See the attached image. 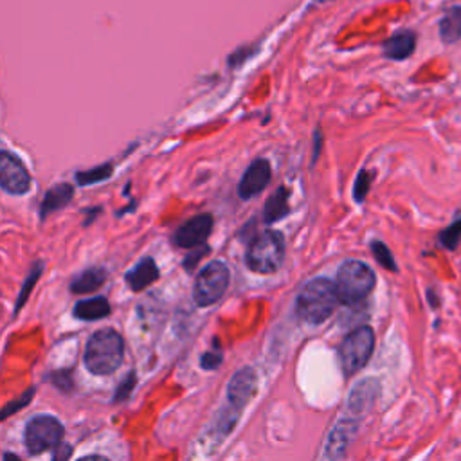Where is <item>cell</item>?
<instances>
[{
	"instance_id": "cell-7",
	"label": "cell",
	"mask_w": 461,
	"mask_h": 461,
	"mask_svg": "<svg viewBox=\"0 0 461 461\" xmlns=\"http://www.w3.org/2000/svg\"><path fill=\"white\" fill-rule=\"evenodd\" d=\"M64 438V425L56 420L54 417H34L33 420L27 424L26 442L27 450L33 456L45 452V450L58 447Z\"/></svg>"
},
{
	"instance_id": "cell-28",
	"label": "cell",
	"mask_w": 461,
	"mask_h": 461,
	"mask_svg": "<svg viewBox=\"0 0 461 461\" xmlns=\"http://www.w3.org/2000/svg\"><path fill=\"white\" fill-rule=\"evenodd\" d=\"M220 362H222V355L217 352L204 353L202 359H200V366H202L204 370H207V372H211V370H217V367L220 366Z\"/></svg>"
},
{
	"instance_id": "cell-22",
	"label": "cell",
	"mask_w": 461,
	"mask_h": 461,
	"mask_svg": "<svg viewBox=\"0 0 461 461\" xmlns=\"http://www.w3.org/2000/svg\"><path fill=\"white\" fill-rule=\"evenodd\" d=\"M438 242L447 249V251H456L461 242V217L454 220L447 229L440 233Z\"/></svg>"
},
{
	"instance_id": "cell-1",
	"label": "cell",
	"mask_w": 461,
	"mask_h": 461,
	"mask_svg": "<svg viewBox=\"0 0 461 461\" xmlns=\"http://www.w3.org/2000/svg\"><path fill=\"white\" fill-rule=\"evenodd\" d=\"M339 301L335 283L317 278L303 287L296 299V314L308 324H321L334 314Z\"/></svg>"
},
{
	"instance_id": "cell-5",
	"label": "cell",
	"mask_w": 461,
	"mask_h": 461,
	"mask_svg": "<svg viewBox=\"0 0 461 461\" xmlns=\"http://www.w3.org/2000/svg\"><path fill=\"white\" fill-rule=\"evenodd\" d=\"M375 348V334L370 327H360L346 335L339 348V359L344 375H355L367 364Z\"/></svg>"
},
{
	"instance_id": "cell-14",
	"label": "cell",
	"mask_w": 461,
	"mask_h": 461,
	"mask_svg": "<svg viewBox=\"0 0 461 461\" xmlns=\"http://www.w3.org/2000/svg\"><path fill=\"white\" fill-rule=\"evenodd\" d=\"M157 279L159 269L152 258L141 259V262L127 274V283L134 292H141V290L150 287L152 283H155Z\"/></svg>"
},
{
	"instance_id": "cell-4",
	"label": "cell",
	"mask_w": 461,
	"mask_h": 461,
	"mask_svg": "<svg viewBox=\"0 0 461 461\" xmlns=\"http://www.w3.org/2000/svg\"><path fill=\"white\" fill-rule=\"evenodd\" d=\"M285 259V240L278 231H263L251 242L245 254L247 267L256 274H272Z\"/></svg>"
},
{
	"instance_id": "cell-6",
	"label": "cell",
	"mask_w": 461,
	"mask_h": 461,
	"mask_svg": "<svg viewBox=\"0 0 461 461\" xmlns=\"http://www.w3.org/2000/svg\"><path fill=\"white\" fill-rule=\"evenodd\" d=\"M229 287V269L225 263L213 262L202 269L195 283L193 297L199 307H211L225 294Z\"/></svg>"
},
{
	"instance_id": "cell-17",
	"label": "cell",
	"mask_w": 461,
	"mask_h": 461,
	"mask_svg": "<svg viewBox=\"0 0 461 461\" xmlns=\"http://www.w3.org/2000/svg\"><path fill=\"white\" fill-rule=\"evenodd\" d=\"M438 29L443 44L450 45L461 40V6H452L443 13Z\"/></svg>"
},
{
	"instance_id": "cell-32",
	"label": "cell",
	"mask_w": 461,
	"mask_h": 461,
	"mask_svg": "<svg viewBox=\"0 0 461 461\" xmlns=\"http://www.w3.org/2000/svg\"><path fill=\"white\" fill-rule=\"evenodd\" d=\"M2 461H20V457L15 456V454H11V452H6L4 460H2Z\"/></svg>"
},
{
	"instance_id": "cell-15",
	"label": "cell",
	"mask_w": 461,
	"mask_h": 461,
	"mask_svg": "<svg viewBox=\"0 0 461 461\" xmlns=\"http://www.w3.org/2000/svg\"><path fill=\"white\" fill-rule=\"evenodd\" d=\"M72 197H74V188H72L71 184L64 182V184H58V186H54V188H51L40 206L41 220L49 217L51 213H54V211H58V209H61V207L67 206V204L72 200Z\"/></svg>"
},
{
	"instance_id": "cell-20",
	"label": "cell",
	"mask_w": 461,
	"mask_h": 461,
	"mask_svg": "<svg viewBox=\"0 0 461 461\" xmlns=\"http://www.w3.org/2000/svg\"><path fill=\"white\" fill-rule=\"evenodd\" d=\"M357 431V422H342L337 429L330 435V445H328V454L334 457L341 456L346 450L350 438Z\"/></svg>"
},
{
	"instance_id": "cell-26",
	"label": "cell",
	"mask_w": 461,
	"mask_h": 461,
	"mask_svg": "<svg viewBox=\"0 0 461 461\" xmlns=\"http://www.w3.org/2000/svg\"><path fill=\"white\" fill-rule=\"evenodd\" d=\"M135 386V373H128L127 379L123 380V382L119 384V387H117L116 395H114V402H124L128 397L132 395V390H134Z\"/></svg>"
},
{
	"instance_id": "cell-19",
	"label": "cell",
	"mask_w": 461,
	"mask_h": 461,
	"mask_svg": "<svg viewBox=\"0 0 461 461\" xmlns=\"http://www.w3.org/2000/svg\"><path fill=\"white\" fill-rule=\"evenodd\" d=\"M287 214H289V192L282 186V188H278V192L274 193L265 202L263 220H265V224H274V222L282 220Z\"/></svg>"
},
{
	"instance_id": "cell-29",
	"label": "cell",
	"mask_w": 461,
	"mask_h": 461,
	"mask_svg": "<svg viewBox=\"0 0 461 461\" xmlns=\"http://www.w3.org/2000/svg\"><path fill=\"white\" fill-rule=\"evenodd\" d=\"M72 456V447L69 445V443H60L56 449V452H54L53 456V461H69Z\"/></svg>"
},
{
	"instance_id": "cell-13",
	"label": "cell",
	"mask_w": 461,
	"mask_h": 461,
	"mask_svg": "<svg viewBox=\"0 0 461 461\" xmlns=\"http://www.w3.org/2000/svg\"><path fill=\"white\" fill-rule=\"evenodd\" d=\"M417 34L412 31H398L390 40L384 41V54L391 60H405L415 53Z\"/></svg>"
},
{
	"instance_id": "cell-8",
	"label": "cell",
	"mask_w": 461,
	"mask_h": 461,
	"mask_svg": "<svg viewBox=\"0 0 461 461\" xmlns=\"http://www.w3.org/2000/svg\"><path fill=\"white\" fill-rule=\"evenodd\" d=\"M0 186L9 195H24L31 188V175L9 152L0 154Z\"/></svg>"
},
{
	"instance_id": "cell-3",
	"label": "cell",
	"mask_w": 461,
	"mask_h": 461,
	"mask_svg": "<svg viewBox=\"0 0 461 461\" xmlns=\"http://www.w3.org/2000/svg\"><path fill=\"white\" fill-rule=\"evenodd\" d=\"M375 272L359 259H348L341 265L335 278L339 301L344 304H359L375 289Z\"/></svg>"
},
{
	"instance_id": "cell-24",
	"label": "cell",
	"mask_w": 461,
	"mask_h": 461,
	"mask_svg": "<svg viewBox=\"0 0 461 461\" xmlns=\"http://www.w3.org/2000/svg\"><path fill=\"white\" fill-rule=\"evenodd\" d=\"M372 251H373V256H375L377 262H379L384 269L391 270V272H397L398 270L397 262H395L393 254H391L390 247H387L386 244H382V242H373Z\"/></svg>"
},
{
	"instance_id": "cell-10",
	"label": "cell",
	"mask_w": 461,
	"mask_h": 461,
	"mask_svg": "<svg viewBox=\"0 0 461 461\" xmlns=\"http://www.w3.org/2000/svg\"><path fill=\"white\" fill-rule=\"evenodd\" d=\"M211 229H213V217L211 214H197L184 222L173 234V242L177 247L193 249L202 245L209 237Z\"/></svg>"
},
{
	"instance_id": "cell-31",
	"label": "cell",
	"mask_w": 461,
	"mask_h": 461,
	"mask_svg": "<svg viewBox=\"0 0 461 461\" xmlns=\"http://www.w3.org/2000/svg\"><path fill=\"white\" fill-rule=\"evenodd\" d=\"M78 461H109V460L103 456H86V457H81V460H78Z\"/></svg>"
},
{
	"instance_id": "cell-16",
	"label": "cell",
	"mask_w": 461,
	"mask_h": 461,
	"mask_svg": "<svg viewBox=\"0 0 461 461\" xmlns=\"http://www.w3.org/2000/svg\"><path fill=\"white\" fill-rule=\"evenodd\" d=\"M106 282V270L101 267H90L72 279L71 290L74 294H90Z\"/></svg>"
},
{
	"instance_id": "cell-33",
	"label": "cell",
	"mask_w": 461,
	"mask_h": 461,
	"mask_svg": "<svg viewBox=\"0 0 461 461\" xmlns=\"http://www.w3.org/2000/svg\"><path fill=\"white\" fill-rule=\"evenodd\" d=\"M314 2H317V4H324V2H330V0H314Z\"/></svg>"
},
{
	"instance_id": "cell-18",
	"label": "cell",
	"mask_w": 461,
	"mask_h": 461,
	"mask_svg": "<svg viewBox=\"0 0 461 461\" xmlns=\"http://www.w3.org/2000/svg\"><path fill=\"white\" fill-rule=\"evenodd\" d=\"M110 314V304L105 297H92V299L79 301L74 307V315L81 321H98Z\"/></svg>"
},
{
	"instance_id": "cell-9",
	"label": "cell",
	"mask_w": 461,
	"mask_h": 461,
	"mask_svg": "<svg viewBox=\"0 0 461 461\" xmlns=\"http://www.w3.org/2000/svg\"><path fill=\"white\" fill-rule=\"evenodd\" d=\"M256 390H258V377H256L252 367H244V370L237 372V375L231 379L227 386L229 407L234 409L237 412H242V409L256 395Z\"/></svg>"
},
{
	"instance_id": "cell-23",
	"label": "cell",
	"mask_w": 461,
	"mask_h": 461,
	"mask_svg": "<svg viewBox=\"0 0 461 461\" xmlns=\"http://www.w3.org/2000/svg\"><path fill=\"white\" fill-rule=\"evenodd\" d=\"M41 270H44V267H41V263H40V262H38V263H34V265H33V269H31V272H29V276H27L26 283H24L22 290H20V296H19V301H16L15 312H19V310H20V308H22V307H24V303H26V301H27V297H29L31 290H33V287H34V285H36L38 278H40Z\"/></svg>"
},
{
	"instance_id": "cell-30",
	"label": "cell",
	"mask_w": 461,
	"mask_h": 461,
	"mask_svg": "<svg viewBox=\"0 0 461 461\" xmlns=\"http://www.w3.org/2000/svg\"><path fill=\"white\" fill-rule=\"evenodd\" d=\"M207 252V249H204V251H195V252H192V254H188V258L184 259V269L186 270H193L197 267V263L200 262V259H202V256L206 254Z\"/></svg>"
},
{
	"instance_id": "cell-12",
	"label": "cell",
	"mask_w": 461,
	"mask_h": 461,
	"mask_svg": "<svg viewBox=\"0 0 461 461\" xmlns=\"http://www.w3.org/2000/svg\"><path fill=\"white\" fill-rule=\"evenodd\" d=\"M377 395H379V382L373 379L362 380V382L353 390L352 397H350V402H348L350 412H353L355 418L362 417L364 412L370 411L372 405L375 404Z\"/></svg>"
},
{
	"instance_id": "cell-2",
	"label": "cell",
	"mask_w": 461,
	"mask_h": 461,
	"mask_svg": "<svg viewBox=\"0 0 461 461\" xmlns=\"http://www.w3.org/2000/svg\"><path fill=\"white\" fill-rule=\"evenodd\" d=\"M124 341L112 328L96 332L85 348V366L92 375H112L123 364Z\"/></svg>"
},
{
	"instance_id": "cell-21",
	"label": "cell",
	"mask_w": 461,
	"mask_h": 461,
	"mask_svg": "<svg viewBox=\"0 0 461 461\" xmlns=\"http://www.w3.org/2000/svg\"><path fill=\"white\" fill-rule=\"evenodd\" d=\"M112 175V164H103V166H96L92 169H86V172H78L76 173V180L81 186H90V184H98L106 180L109 177Z\"/></svg>"
},
{
	"instance_id": "cell-25",
	"label": "cell",
	"mask_w": 461,
	"mask_h": 461,
	"mask_svg": "<svg viewBox=\"0 0 461 461\" xmlns=\"http://www.w3.org/2000/svg\"><path fill=\"white\" fill-rule=\"evenodd\" d=\"M370 184H372V177L367 172H360L355 180V188H353V195H355L357 202H362L366 199L367 192H370Z\"/></svg>"
},
{
	"instance_id": "cell-27",
	"label": "cell",
	"mask_w": 461,
	"mask_h": 461,
	"mask_svg": "<svg viewBox=\"0 0 461 461\" xmlns=\"http://www.w3.org/2000/svg\"><path fill=\"white\" fill-rule=\"evenodd\" d=\"M33 397H34V390L26 391V393H24L22 397L19 398V400L11 402V404H9V405H6L4 412H2V418H8L9 415H11V412H16V411H20V409H22V407H26V405L29 404L31 400H33Z\"/></svg>"
},
{
	"instance_id": "cell-11",
	"label": "cell",
	"mask_w": 461,
	"mask_h": 461,
	"mask_svg": "<svg viewBox=\"0 0 461 461\" xmlns=\"http://www.w3.org/2000/svg\"><path fill=\"white\" fill-rule=\"evenodd\" d=\"M270 175H272V169H270L269 161L258 159V161L252 162L247 168V172L244 173V177H242L240 184H238V195H240V199L249 200L252 197L259 195L269 186Z\"/></svg>"
}]
</instances>
